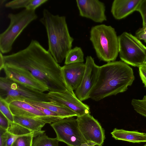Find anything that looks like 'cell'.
<instances>
[{"label": "cell", "mask_w": 146, "mask_h": 146, "mask_svg": "<svg viewBox=\"0 0 146 146\" xmlns=\"http://www.w3.org/2000/svg\"><path fill=\"white\" fill-rule=\"evenodd\" d=\"M3 57L5 65L29 71L48 88L49 92L73 91L65 82L62 67L36 40H32L25 49Z\"/></svg>", "instance_id": "1"}, {"label": "cell", "mask_w": 146, "mask_h": 146, "mask_svg": "<svg viewBox=\"0 0 146 146\" xmlns=\"http://www.w3.org/2000/svg\"><path fill=\"white\" fill-rule=\"evenodd\" d=\"M132 69L121 61H113L100 66L96 82L89 96L95 101L127 90L135 80Z\"/></svg>", "instance_id": "2"}, {"label": "cell", "mask_w": 146, "mask_h": 146, "mask_svg": "<svg viewBox=\"0 0 146 146\" xmlns=\"http://www.w3.org/2000/svg\"><path fill=\"white\" fill-rule=\"evenodd\" d=\"M40 21L46 31L48 50L57 63H61L72 49L74 40L70 34L66 17L54 15L44 9Z\"/></svg>", "instance_id": "3"}, {"label": "cell", "mask_w": 146, "mask_h": 146, "mask_svg": "<svg viewBox=\"0 0 146 146\" xmlns=\"http://www.w3.org/2000/svg\"><path fill=\"white\" fill-rule=\"evenodd\" d=\"M90 40L100 60L107 62L115 60L119 53V44L118 36L113 28L104 24L92 27Z\"/></svg>", "instance_id": "4"}, {"label": "cell", "mask_w": 146, "mask_h": 146, "mask_svg": "<svg viewBox=\"0 0 146 146\" xmlns=\"http://www.w3.org/2000/svg\"><path fill=\"white\" fill-rule=\"evenodd\" d=\"M8 17L10 24L6 30L0 34V51L6 54L12 50L14 42L24 29L38 16L35 11L26 9L19 12L9 13Z\"/></svg>", "instance_id": "5"}, {"label": "cell", "mask_w": 146, "mask_h": 146, "mask_svg": "<svg viewBox=\"0 0 146 146\" xmlns=\"http://www.w3.org/2000/svg\"><path fill=\"white\" fill-rule=\"evenodd\" d=\"M0 98L9 104L14 101L26 100L50 101L47 93L25 86L6 76L0 78Z\"/></svg>", "instance_id": "6"}, {"label": "cell", "mask_w": 146, "mask_h": 146, "mask_svg": "<svg viewBox=\"0 0 146 146\" xmlns=\"http://www.w3.org/2000/svg\"><path fill=\"white\" fill-rule=\"evenodd\" d=\"M119 53L121 60L131 66L139 67L143 64L146 46L131 34L124 32L118 36Z\"/></svg>", "instance_id": "7"}, {"label": "cell", "mask_w": 146, "mask_h": 146, "mask_svg": "<svg viewBox=\"0 0 146 146\" xmlns=\"http://www.w3.org/2000/svg\"><path fill=\"white\" fill-rule=\"evenodd\" d=\"M50 125L55 132L57 139L67 146H92L84 138L76 119L73 117L64 118L51 123Z\"/></svg>", "instance_id": "8"}, {"label": "cell", "mask_w": 146, "mask_h": 146, "mask_svg": "<svg viewBox=\"0 0 146 146\" xmlns=\"http://www.w3.org/2000/svg\"><path fill=\"white\" fill-rule=\"evenodd\" d=\"M77 117L79 129L86 142L92 146H102L105 132L98 120L90 113Z\"/></svg>", "instance_id": "9"}, {"label": "cell", "mask_w": 146, "mask_h": 146, "mask_svg": "<svg viewBox=\"0 0 146 146\" xmlns=\"http://www.w3.org/2000/svg\"><path fill=\"white\" fill-rule=\"evenodd\" d=\"M3 70L6 77L15 82L42 92H49L48 88L28 70L5 65Z\"/></svg>", "instance_id": "10"}, {"label": "cell", "mask_w": 146, "mask_h": 146, "mask_svg": "<svg viewBox=\"0 0 146 146\" xmlns=\"http://www.w3.org/2000/svg\"><path fill=\"white\" fill-rule=\"evenodd\" d=\"M85 64V70L82 80L75 93L81 101L89 98L90 92L96 82L100 67L95 64L91 56H87Z\"/></svg>", "instance_id": "11"}, {"label": "cell", "mask_w": 146, "mask_h": 146, "mask_svg": "<svg viewBox=\"0 0 146 146\" xmlns=\"http://www.w3.org/2000/svg\"><path fill=\"white\" fill-rule=\"evenodd\" d=\"M47 94L50 101L55 102L71 110L77 114V116L90 113L89 106L80 100L73 91L67 90L63 92H50Z\"/></svg>", "instance_id": "12"}, {"label": "cell", "mask_w": 146, "mask_h": 146, "mask_svg": "<svg viewBox=\"0 0 146 146\" xmlns=\"http://www.w3.org/2000/svg\"><path fill=\"white\" fill-rule=\"evenodd\" d=\"M77 5L80 15L97 23L107 20L106 7L102 2L98 0H77Z\"/></svg>", "instance_id": "13"}, {"label": "cell", "mask_w": 146, "mask_h": 146, "mask_svg": "<svg viewBox=\"0 0 146 146\" xmlns=\"http://www.w3.org/2000/svg\"><path fill=\"white\" fill-rule=\"evenodd\" d=\"M85 64L76 63L62 67L63 77L66 84L70 89L76 90L80 86L85 72Z\"/></svg>", "instance_id": "14"}, {"label": "cell", "mask_w": 146, "mask_h": 146, "mask_svg": "<svg viewBox=\"0 0 146 146\" xmlns=\"http://www.w3.org/2000/svg\"><path fill=\"white\" fill-rule=\"evenodd\" d=\"M141 0H114L111 8V12L116 19H123L135 11Z\"/></svg>", "instance_id": "15"}, {"label": "cell", "mask_w": 146, "mask_h": 146, "mask_svg": "<svg viewBox=\"0 0 146 146\" xmlns=\"http://www.w3.org/2000/svg\"><path fill=\"white\" fill-rule=\"evenodd\" d=\"M14 122L31 131L38 132L46 123H51L52 118L48 115L39 116L35 118L27 117L14 116Z\"/></svg>", "instance_id": "16"}, {"label": "cell", "mask_w": 146, "mask_h": 146, "mask_svg": "<svg viewBox=\"0 0 146 146\" xmlns=\"http://www.w3.org/2000/svg\"><path fill=\"white\" fill-rule=\"evenodd\" d=\"M9 108L14 116L35 118L39 116L46 115L33 106L24 101L13 102L9 104Z\"/></svg>", "instance_id": "17"}, {"label": "cell", "mask_w": 146, "mask_h": 146, "mask_svg": "<svg viewBox=\"0 0 146 146\" xmlns=\"http://www.w3.org/2000/svg\"><path fill=\"white\" fill-rule=\"evenodd\" d=\"M32 106H36L47 109L57 113L65 118L77 116L71 110L53 101H39L30 100H23Z\"/></svg>", "instance_id": "18"}, {"label": "cell", "mask_w": 146, "mask_h": 146, "mask_svg": "<svg viewBox=\"0 0 146 146\" xmlns=\"http://www.w3.org/2000/svg\"><path fill=\"white\" fill-rule=\"evenodd\" d=\"M116 140L133 143L146 142V133L137 131H129L115 128L111 133Z\"/></svg>", "instance_id": "19"}, {"label": "cell", "mask_w": 146, "mask_h": 146, "mask_svg": "<svg viewBox=\"0 0 146 146\" xmlns=\"http://www.w3.org/2000/svg\"><path fill=\"white\" fill-rule=\"evenodd\" d=\"M59 142L56 138L48 137L44 132L34 136L32 146H59Z\"/></svg>", "instance_id": "20"}, {"label": "cell", "mask_w": 146, "mask_h": 146, "mask_svg": "<svg viewBox=\"0 0 146 146\" xmlns=\"http://www.w3.org/2000/svg\"><path fill=\"white\" fill-rule=\"evenodd\" d=\"M84 54L80 47L76 46L72 49L68 53L65 58V65L83 62Z\"/></svg>", "instance_id": "21"}, {"label": "cell", "mask_w": 146, "mask_h": 146, "mask_svg": "<svg viewBox=\"0 0 146 146\" xmlns=\"http://www.w3.org/2000/svg\"><path fill=\"white\" fill-rule=\"evenodd\" d=\"M45 132L44 131L23 135L18 137L11 146H32L33 140L35 136Z\"/></svg>", "instance_id": "22"}, {"label": "cell", "mask_w": 146, "mask_h": 146, "mask_svg": "<svg viewBox=\"0 0 146 146\" xmlns=\"http://www.w3.org/2000/svg\"><path fill=\"white\" fill-rule=\"evenodd\" d=\"M131 104L137 112L146 117V95L141 100L133 99Z\"/></svg>", "instance_id": "23"}, {"label": "cell", "mask_w": 146, "mask_h": 146, "mask_svg": "<svg viewBox=\"0 0 146 146\" xmlns=\"http://www.w3.org/2000/svg\"><path fill=\"white\" fill-rule=\"evenodd\" d=\"M0 112L8 119L9 123L14 122V115L10 109L9 104L1 98H0Z\"/></svg>", "instance_id": "24"}, {"label": "cell", "mask_w": 146, "mask_h": 146, "mask_svg": "<svg viewBox=\"0 0 146 146\" xmlns=\"http://www.w3.org/2000/svg\"><path fill=\"white\" fill-rule=\"evenodd\" d=\"M9 124V126L7 131L15 135H21L33 132H36L32 131L15 122L10 123Z\"/></svg>", "instance_id": "25"}, {"label": "cell", "mask_w": 146, "mask_h": 146, "mask_svg": "<svg viewBox=\"0 0 146 146\" xmlns=\"http://www.w3.org/2000/svg\"><path fill=\"white\" fill-rule=\"evenodd\" d=\"M30 0H15L9 2L5 4L7 8L12 9L22 8H25Z\"/></svg>", "instance_id": "26"}, {"label": "cell", "mask_w": 146, "mask_h": 146, "mask_svg": "<svg viewBox=\"0 0 146 146\" xmlns=\"http://www.w3.org/2000/svg\"><path fill=\"white\" fill-rule=\"evenodd\" d=\"M136 11L140 14L143 21V27L146 26V0H141Z\"/></svg>", "instance_id": "27"}, {"label": "cell", "mask_w": 146, "mask_h": 146, "mask_svg": "<svg viewBox=\"0 0 146 146\" xmlns=\"http://www.w3.org/2000/svg\"><path fill=\"white\" fill-rule=\"evenodd\" d=\"M48 1L47 0H30L25 9L35 11L36 8Z\"/></svg>", "instance_id": "28"}, {"label": "cell", "mask_w": 146, "mask_h": 146, "mask_svg": "<svg viewBox=\"0 0 146 146\" xmlns=\"http://www.w3.org/2000/svg\"><path fill=\"white\" fill-rule=\"evenodd\" d=\"M33 106L42 112L46 115L51 116L62 117L65 118V117L62 116L59 114L50 111L47 109L39 106Z\"/></svg>", "instance_id": "29"}, {"label": "cell", "mask_w": 146, "mask_h": 146, "mask_svg": "<svg viewBox=\"0 0 146 146\" xmlns=\"http://www.w3.org/2000/svg\"><path fill=\"white\" fill-rule=\"evenodd\" d=\"M135 36L139 40H143L146 42V26L139 29L136 32Z\"/></svg>", "instance_id": "30"}, {"label": "cell", "mask_w": 146, "mask_h": 146, "mask_svg": "<svg viewBox=\"0 0 146 146\" xmlns=\"http://www.w3.org/2000/svg\"><path fill=\"white\" fill-rule=\"evenodd\" d=\"M10 124L7 118L0 112V128L7 131Z\"/></svg>", "instance_id": "31"}, {"label": "cell", "mask_w": 146, "mask_h": 146, "mask_svg": "<svg viewBox=\"0 0 146 146\" xmlns=\"http://www.w3.org/2000/svg\"><path fill=\"white\" fill-rule=\"evenodd\" d=\"M139 74L141 79L146 88V64H143L139 67Z\"/></svg>", "instance_id": "32"}, {"label": "cell", "mask_w": 146, "mask_h": 146, "mask_svg": "<svg viewBox=\"0 0 146 146\" xmlns=\"http://www.w3.org/2000/svg\"><path fill=\"white\" fill-rule=\"evenodd\" d=\"M7 131L0 128V146H7Z\"/></svg>", "instance_id": "33"}, {"label": "cell", "mask_w": 146, "mask_h": 146, "mask_svg": "<svg viewBox=\"0 0 146 146\" xmlns=\"http://www.w3.org/2000/svg\"><path fill=\"white\" fill-rule=\"evenodd\" d=\"M5 66L4 60L3 57V55L2 53L0 52V70L1 71L3 69Z\"/></svg>", "instance_id": "34"}, {"label": "cell", "mask_w": 146, "mask_h": 146, "mask_svg": "<svg viewBox=\"0 0 146 146\" xmlns=\"http://www.w3.org/2000/svg\"><path fill=\"white\" fill-rule=\"evenodd\" d=\"M143 64H146V56L143 62Z\"/></svg>", "instance_id": "35"}, {"label": "cell", "mask_w": 146, "mask_h": 146, "mask_svg": "<svg viewBox=\"0 0 146 146\" xmlns=\"http://www.w3.org/2000/svg\"><path fill=\"white\" fill-rule=\"evenodd\" d=\"M143 146H146V144H145Z\"/></svg>", "instance_id": "36"}]
</instances>
